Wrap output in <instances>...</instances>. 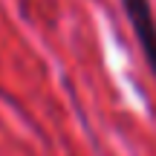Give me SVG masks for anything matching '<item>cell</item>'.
<instances>
[{
    "label": "cell",
    "instance_id": "6da1fadb",
    "mask_svg": "<svg viewBox=\"0 0 156 156\" xmlns=\"http://www.w3.org/2000/svg\"><path fill=\"white\" fill-rule=\"evenodd\" d=\"M119 3H122L124 15L133 26V35L142 46V55L156 78V17L151 9V0H119Z\"/></svg>",
    "mask_w": 156,
    "mask_h": 156
}]
</instances>
